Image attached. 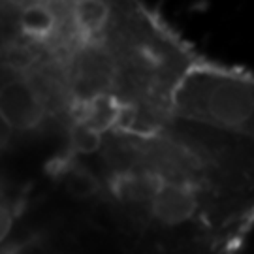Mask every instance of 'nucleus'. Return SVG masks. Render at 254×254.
I'll list each match as a JSON object with an SVG mask.
<instances>
[{"instance_id": "f257e3e1", "label": "nucleus", "mask_w": 254, "mask_h": 254, "mask_svg": "<svg viewBox=\"0 0 254 254\" xmlns=\"http://www.w3.org/2000/svg\"><path fill=\"white\" fill-rule=\"evenodd\" d=\"M51 98L44 87L27 75L8 77L0 83V121L13 132H32L42 127Z\"/></svg>"}, {"instance_id": "f03ea898", "label": "nucleus", "mask_w": 254, "mask_h": 254, "mask_svg": "<svg viewBox=\"0 0 254 254\" xmlns=\"http://www.w3.org/2000/svg\"><path fill=\"white\" fill-rule=\"evenodd\" d=\"M143 209L160 228H181L201 215V190L187 179H168L162 175L154 196Z\"/></svg>"}, {"instance_id": "7ed1b4c3", "label": "nucleus", "mask_w": 254, "mask_h": 254, "mask_svg": "<svg viewBox=\"0 0 254 254\" xmlns=\"http://www.w3.org/2000/svg\"><path fill=\"white\" fill-rule=\"evenodd\" d=\"M203 106L194 108L201 119L224 128H237L247 123L251 115V94L245 83L220 81L207 87L203 94Z\"/></svg>"}, {"instance_id": "20e7f679", "label": "nucleus", "mask_w": 254, "mask_h": 254, "mask_svg": "<svg viewBox=\"0 0 254 254\" xmlns=\"http://www.w3.org/2000/svg\"><path fill=\"white\" fill-rule=\"evenodd\" d=\"M59 13L53 6L47 4H32L19 11L17 27L23 38L32 42H47L59 30Z\"/></svg>"}, {"instance_id": "39448f33", "label": "nucleus", "mask_w": 254, "mask_h": 254, "mask_svg": "<svg viewBox=\"0 0 254 254\" xmlns=\"http://www.w3.org/2000/svg\"><path fill=\"white\" fill-rule=\"evenodd\" d=\"M72 19L85 36H96L109 27L111 8L102 2H83L73 8Z\"/></svg>"}, {"instance_id": "423d86ee", "label": "nucleus", "mask_w": 254, "mask_h": 254, "mask_svg": "<svg viewBox=\"0 0 254 254\" xmlns=\"http://www.w3.org/2000/svg\"><path fill=\"white\" fill-rule=\"evenodd\" d=\"M64 187L75 198H89L98 190V181L91 170H87L83 166H72L66 170Z\"/></svg>"}, {"instance_id": "0eeeda50", "label": "nucleus", "mask_w": 254, "mask_h": 254, "mask_svg": "<svg viewBox=\"0 0 254 254\" xmlns=\"http://www.w3.org/2000/svg\"><path fill=\"white\" fill-rule=\"evenodd\" d=\"M72 143L81 154H92L100 147V134H98L96 128L81 125V127H77L73 130Z\"/></svg>"}, {"instance_id": "6e6552de", "label": "nucleus", "mask_w": 254, "mask_h": 254, "mask_svg": "<svg viewBox=\"0 0 254 254\" xmlns=\"http://www.w3.org/2000/svg\"><path fill=\"white\" fill-rule=\"evenodd\" d=\"M13 226H15V211L9 203L0 200V247L9 239Z\"/></svg>"}, {"instance_id": "1a4fd4ad", "label": "nucleus", "mask_w": 254, "mask_h": 254, "mask_svg": "<svg viewBox=\"0 0 254 254\" xmlns=\"http://www.w3.org/2000/svg\"><path fill=\"white\" fill-rule=\"evenodd\" d=\"M13 136H15V134H13V132L0 121V153H4V151L8 149L9 143L13 141Z\"/></svg>"}]
</instances>
